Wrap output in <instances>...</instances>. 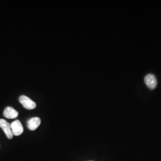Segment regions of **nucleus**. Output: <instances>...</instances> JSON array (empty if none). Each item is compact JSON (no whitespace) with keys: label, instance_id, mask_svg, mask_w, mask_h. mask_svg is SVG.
<instances>
[{"label":"nucleus","instance_id":"f257e3e1","mask_svg":"<svg viewBox=\"0 0 161 161\" xmlns=\"http://www.w3.org/2000/svg\"><path fill=\"white\" fill-rule=\"evenodd\" d=\"M19 102L23 105V107L26 109H34L36 106L35 102H34L33 100H32L30 98L24 95L21 96L19 97Z\"/></svg>","mask_w":161,"mask_h":161},{"label":"nucleus","instance_id":"f03ea898","mask_svg":"<svg viewBox=\"0 0 161 161\" xmlns=\"http://www.w3.org/2000/svg\"><path fill=\"white\" fill-rule=\"evenodd\" d=\"M0 127L5 132L7 137L9 139H12L13 137V134L11 128V124H9L5 119H0Z\"/></svg>","mask_w":161,"mask_h":161},{"label":"nucleus","instance_id":"7ed1b4c3","mask_svg":"<svg viewBox=\"0 0 161 161\" xmlns=\"http://www.w3.org/2000/svg\"><path fill=\"white\" fill-rule=\"evenodd\" d=\"M11 128L13 136H19L23 133V127L19 120L13 122L11 124Z\"/></svg>","mask_w":161,"mask_h":161},{"label":"nucleus","instance_id":"20e7f679","mask_svg":"<svg viewBox=\"0 0 161 161\" xmlns=\"http://www.w3.org/2000/svg\"><path fill=\"white\" fill-rule=\"evenodd\" d=\"M144 82L150 89H154L157 86V80L155 76L153 74H148L144 78Z\"/></svg>","mask_w":161,"mask_h":161},{"label":"nucleus","instance_id":"39448f33","mask_svg":"<svg viewBox=\"0 0 161 161\" xmlns=\"http://www.w3.org/2000/svg\"><path fill=\"white\" fill-rule=\"evenodd\" d=\"M41 124L40 118L38 117H34L29 119L28 121V127L30 130L34 131Z\"/></svg>","mask_w":161,"mask_h":161},{"label":"nucleus","instance_id":"423d86ee","mask_svg":"<svg viewBox=\"0 0 161 161\" xmlns=\"http://www.w3.org/2000/svg\"><path fill=\"white\" fill-rule=\"evenodd\" d=\"M3 115L8 119H14L18 116V112L12 107H7L4 110Z\"/></svg>","mask_w":161,"mask_h":161}]
</instances>
